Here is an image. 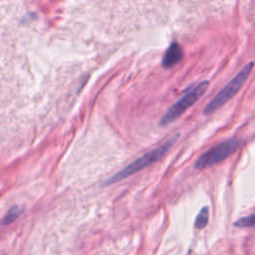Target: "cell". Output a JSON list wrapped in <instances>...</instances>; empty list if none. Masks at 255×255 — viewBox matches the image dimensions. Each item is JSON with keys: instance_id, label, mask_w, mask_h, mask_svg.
<instances>
[{"instance_id": "obj_1", "label": "cell", "mask_w": 255, "mask_h": 255, "mask_svg": "<svg viewBox=\"0 0 255 255\" xmlns=\"http://www.w3.org/2000/svg\"><path fill=\"white\" fill-rule=\"evenodd\" d=\"M178 136H179V134L176 133L173 136H171L168 140L163 142L161 145H159L158 147L144 153L142 156L138 157L137 159H135L134 161H132L131 163L127 165L125 168H123L122 170H120L119 172L114 174L111 178H109L105 182V184L116 183L117 181H120V180H122V179H124V178H126V177L143 169L144 167H147L148 165L154 163L155 161L160 159L171 148V146L178 139Z\"/></svg>"}, {"instance_id": "obj_4", "label": "cell", "mask_w": 255, "mask_h": 255, "mask_svg": "<svg viewBox=\"0 0 255 255\" xmlns=\"http://www.w3.org/2000/svg\"><path fill=\"white\" fill-rule=\"evenodd\" d=\"M240 144L241 139L234 137L226 139L203 152L195 161L194 167L197 169H201L216 164L234 153L240 146Z\"/></svg>"}, {"instance_id": "obj_2", "label": "cell", "mask_w": 255, "mask_h": 255, "mask_svg": "<svg viewBox=\"0 0 255 255\" xmlns=\"http://www.w3.org/2000/svg\"><path fill=\"white\" fill-rule=\"evenodd\" d=\"M253 66H254V63L250 62L241 71H239L235 75V77L231 81H229L215 95V97L205 106V108L203 109V114L205 116L213 114L219 108H221L223 105H225L230 99H232L239 92L241 87L246 82L247 78L249 77V75L253 69Z\"/></svg>"}, {"instance_id": "obj_6", "label": "cell", "mask_w": 255, "mask_h": 255, "mask_svg": "<svg viewBox=\"0 0 255 255\" xmlns=\"http://www.w3.org/2000/svg\"><path fill=\"white\" fill-rule=\"evenodd\" d=\"M208 219H209V208L207 206H204L201 208V210L199 211V213L195 218L194 227L196 229H203L207 225Z\"/></svg>"}, {"instance_id": "obj_8", "label": "cell", "mask_w": 255, "mask_h": 255, "mask_svg": "<svg viewBox=\"0 0 255 255\" xmlns=\"http://www.w3.org/2000/svg\"><path fill=\"white\" fill-rule=\"evenodd\" d=\"M20 213H21V209H20L18 206L12 207V208L8 211V213L6 214L5 218L3 219V223H4V224H9V223H11L12 221H14V220L20 215Z\"/></svg>"}, {"instance_id": "obj_5", "label": "cell", "mask_w": 255, "mask_h": 255, "mask_svg": "<svg viewBox=\"0 0 255 255\" xmlns=\"http://www.w3.org/2000/svg\"><path fill=\"white\" fill-rule=\"evenodd\" d=\"M182 59V50L176 43L171 44L166 50L162 58V66L164 68H171Z\"/></svg>"}, {"instance_id": "obj_3", "label": "cell", "mask_w": 255, "mask_h": 255, "mask_svg": "<svg viewBox=\"0 0 255 255\" xmlns=\"http://www.w3.org/2000/svg\"><path fill=\"white\" fill-rule=\"evenodd\" d=\"M208 86V81H202L198 85H196L192 90L185 94L164 113L159 121V125L163 127L177 120L188 108L195 104V102L205 93Z\"/></svg>"}, {"instance_id": "obj_7", "label": "cell", "mask_w": 255, "mask_h": 255, "mask_svg": "<svg viewBox=\"0 0 255 255\" xmlns=\"http://www.w3.org/2000/svg\"><path fill=\"white\" fill-rule=\"evenodd\" d=\"M234 226L239 227V228L255 227V213H253L249 216H246V217L239 218L238 220H236L234 222Z\"/></svg>"}]
</instances>
